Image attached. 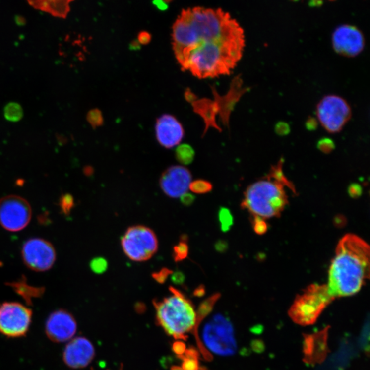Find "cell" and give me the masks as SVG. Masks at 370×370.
Segmentation results:
<instances>
[{
  "label": "cell",
  "mask_w": 370,
  "mask_h": 370,
  "mask_svg": "<svg viewBox=\"0 0 370 370\" xmlns=\"http://www.w3.org/2000/svg\"><path fill=\"white\" fill-rule=\"evenodd\" d=\"M172 41L181 68L200 79L230 74L245 48L244 30L220 8L183 10L174 23Z\"/></svg>",
  "instance_id": "obj_1"
},
{
  "label": "cell",
  "mask_w": 370,
  "mask_h": 370,
  "mask_svg": "<svg viewBox=\"0 0 370 370\" xmlns=\"http://www.w3.org/2000/svg\"><path fill=\"white\" fill-rule=\"evenodd\" d=\"M370 246L357 235L339 240L328 271V292L335 299L357 294L370 276Z\"/></svg>",
  "instance_id": "obj_2"
},
{
  "label": "cell",
  "mask_w": 370,
  "mask_h": 370,
  "mask_svg": "<svg viewBox=\"0 0 370 370\" xmlns=\"http://www.w3.org/2000/svg\"><path fill=\"white\" fill-rule=\"evenodd\" d=\"M283 162L274 165L267 175L249 185L244 192L242 207L253 218L266 220L279 217L289 202L288 191L296 193L294 185L285 177Z\"/></svg>",
  "instance_id": "obj_3"
},
{
  "label": "cell",
  "mask_w": 370,
  "mask_h": 370,
  "mask_svg": "<svg viewBox=\"0 0 370 370\" xmlns=\"http://www.w3.org/2000/svg\"><path fill=\"white\" fill-rule=\"evenodd\" d=\"M172 294L154 302L156 321L169 336L184 338L196 326L198 315L190 300L174 287Z\"/></svg>",
  "instance_id": "obj_4"
},
{
  "label": "cell",
  "mask_w": 370,
  "mask_h": 370,
  "mask_svg": "<svg viewBox=\"0 0 370 370\" xmlns=\"http://www.w3.org/2000/svg\"><path fill=\"white\" fill-rule=\"evenodd\" d=\"M334 300L326 285L311 284L294 300L289 310V317L301 326L313 324Z\"/></svg>",
  "instance_id": "obj_5"
},
{
  "label": "cell",
  "mask_w": 370,
  "mask_h": 370,
  "mask_svg": "<svg viewBox=\"0 0 370 370\" xmlns=\"http://www.w3.org/2000/svg\"><path fill=\"white\" fill-rule=\"evenodd\" d=\"M121 245L127 258L136 262L150 259L159 247L155 233L150 228L137 225L128 228L122 238Z\"/></svg>",
  "instance_id": "obj_6"
},
{
  "label": "cell",
  "mask_w": 370,
  "mask_h": 370,
  "mask_svg": "<svg viewBox=\"0 0 370 370\" xmlns=\"http://www.w3.org/2000/svg\"><path fill=\"white\" fill-rule=\"evenodd\" d=\"M202 340L206 348L216 355H230L236 348L231 324L220 315L212 317L204 325Z\"/></svg>",
  "instance_id": "obj_7"
},
{
  "label": "cell",
  "mask_w": 370,
  "mask_h": 370,
  "mask_svg": "<svg viewBox=\"0 0 370 370\" xmlns=\"http://www.w3.org/2000/svg\"><path fill=\"white\" fill-rule=\"evenodd\" d=\"M316 113L321 125L328 132L337 133L349 121L352 111L344 98L330 95L325 96L317 104Z\"/></svg>",
  "instance_id": "obj_8"
},
{
  "label": "cell",
  "mask_w": 370,
  "mask_h": 370,
  "mask_svg": "<svg viewBox=\"0 0 370 370\" xmlns=\"http://www.w3.org/2000/svg\"><path fill=\"white\" fill-rule=\"evenodd\" d=\"M30 204L17 195H9L0 200V224L9 231L25 229L31 220Z\"/></svg>",
  "instance_id": "obj_9"
},
{
  "label": "cell",
  "mask_w": 370,
  "mask_h": 370,
  "mask_svg": "<svg viewBox=\"0 0 370 370\" xmlns=\"http://www.w3.org/2000/svg\"><path fill=\"white\" fill-rule=\"evenodd\" d=\"M31 319V310L21 304L3 303L0 306V333L10 337L25 335Z\"/></svg>",
  "instance_id": "obj_10"
},
{
  "label": "cell",
  "mask_w": 370,
  "mask_h": 370,
  "mask_svg": "<svg viewBox=\"0 0 370 370\" xmlns=\"http://www.w3.org/2000/svg\"><path fill=\"white\" fill-rule=\"evenodd\" d=\"M22 257L27 266L37 272H45L53 266L56 252L53 246L43 239H30L22 247Z\"/></svg>",
  "instance_id": "obj_11"
},
{
  "label": "cell",
  "mask_w": 370,
  "mask_h": 370,
  "mask_svg": "<svg viewBox=\"0 0 370 370\" xmlns=\"http://www.w3.org/2000/svg\"><path fill=\"white\" fill-rule=\"evenodd\" d=\"M332 44L337 54L346 57H355L364 50L365 39L362 32L351 25H343L336 28Z\"/></svg>",
  "instance_id": "obj_12"
},
{
  "label": "cell",
  "mask_w": 370,
  "mask_h": 370,
  "mask_svg": "<svg viewBox=\"0 0 370 370\" xmlns=\"http://www.w3.org/2000/svg\"><path fill=\"white\" fill-rule=\"evenodd\" d=\"M192 176L190 171L181 165H174L163 172L160 179V186L165 195L178 198L187 193Z\"/></svg>",
  "instance_id": "obj_13"
},
{
  "label": "cell",
  "mask_w": 370,
  "mask_h": 370,
  "mask_svg": "<svg viewBox=\"0 0 370 370\" xmlns=\"http://www.w3.org/2000/svg\"><path fill=\"white\" fill-rule=\"evenodd\" d=\"M77 324L72 315L65 310H57L50 316L46 323V333L55 342H64L72 338Z\"/></svg>",
  "instance_id": "obj_14"
},
{
  "label": "cell",
  "mask_w": 370,
  "mask_h": 370,
  "mask_svg": "<svg viewBox=\"0 0 370 370\" xmlns=\"http://www.w3.org/2000/svg\"><path fill=\"white\" fill-rule=\"evenodd\" d=\"M156 139L161 146L171 149L177 146L185 136L184 128L175 117L164 114L156 120Z\"/></svg>",
  "instance_id": "obj_15"
},
{
  "label": "cell",
  "mask_w": 370,
  "mask_h": 370,
  "mask_svg": "<svg viewBox=\"0 0 370 370\" xmlns=\"http://www.w3.org/2000/svg\"><path fill=\"white\" fill-rule=\"evenodd\" d=\"M95 354L91 341L84 337H77L66 346L63 359L67 366L77 369L87 367L92 362Z\"/></svg>",
  "instance_id": "obj_16"
},
{
  "label": "cell",
  "mask_w": 370,
  "mask_h": 370,
  "mask_svg": "<svg viewBox=\"0 0 370 370\" xmlns=\"http://www.w3.org/2000/svg\"><path fill=\"white\" fill-rule=\"evenodd\" d=\"M315 346L316 347H327L326 332H321L316 335L309 336L305 339V359L307 362H320L326 357V349L315 348Z\"/></svg>",
  "instance_id": "obj_17"
},
{
  "label": "cell",
  "mask_w": 370,
  "mask_h": 370,
  "mask_svg": "<svg viewBox=\"0 0 370 370\" xmlns=\"http://www.w3.org/2000/svg\"><path fill=\"white\" fill-rule=\"evenodd\" d=\"M32 6L55 17L65 18L69 11V3L73 0H28Z\"/></svg>",
  "instance_id": "obj_18"
},
{
  "label": "cell",
  "mask_w": 370,
  "mask_h": 370,
  "mask_svg": "<svg viewBox=\"0 0 370 370\" xmlns=\"http://www.w3.org/2000/svg\"><path fill=\"white\" fill-rule=\"evenodd\" d=\"M193 106L194 111L197 114L202 117L203 120L205 122L206 125L204 133L207 131L208 127H214L215 128H218L215 122V117L218 111L216 103L215 102L211 101L208 99H202V100H197L191 102Z\"/></svg>",
  "instance_id": "obj_19"
},
{
  "label": "cell",
  "mask_w": 370,
  "mask_h": 370,
  "mask_svg": "<svg viewBox=\"0 0 370 370\" xmlns=\"http://www.w3.org/2000/svg\"><path fill=\"white\" fill-rule=\"evenodd\" d=\"M177 161L183 165H189L195 159V150L188 144L180 145L175 152Z\"/></svg>",
  "instance_id": "obj_20"
},
{
  "label": "cell",
  "mask_w": 370,
  "mask_h": 370,
  "mask_svg": "<svg viewBox=\"0 0 370 370\" xmlns=\"http://www.w3.org/2000/svg\"><path fill=\"white\" fill-rule=\"evenodd\" d=\"M189 247L188 245V237L183 235L180 239L179 244L174 246L173 248V258L174 261L179 263L183 261L187 257Z\"/></svg>",
  "instance_id": "obj_21"
},
{
  "label": "cell",
  "mask_w": 370,
  "mask_h": 370,
  "mask_svg": "<svg viewBox=\"0 0 370 370\" xmlns=\"http://www.w3.org/2000/svg\"><path fill=\"white\" fill-rule=\"evenodd\" d=\"M4 117L9 122H17L20 121L23 117V110L20 104L17 102H10L5 106L3 109Z\"/></svg>",
  "instance_id": "obj_22"
},
{
  "label": "cell",
  "mask_w": 370,
  "mask_h": 370,
  "mask_svg": "<svg viewBox=\"0 0 370 370\" xmlns=\"http://www.w3.org/2000/svg\"><path fill=\"white\" fill-rule=\"evenodd\" d=\"M213 188V185L205 180L197 179L191 183L189 185V189L193 193L205 194L209 193Z\"/></svg>",
  "instance_id": "obj_23"
},
{
  "label": "cell",
  "mask_w": 370,
  "mask_h": 370,
  "mask_svg": "<svg viewBox=\"0 0 370 370\" xmlns=\"http://www.w3.org/2000/svg\"><path fill=\"white\" fill-rule=\"evenodd\" d=\"M87 120L93 129L101 126L104 123L102 113L98 109H93L89 111L87 115Z\"/></svg>",
  "instance_id": "obj_24"
},
{
  "label": "cell",
  "mask_w": 370,
  "mask_h": 370,
  "mask_svg": "<svg viewBox=\"0 0 370 370\" xmlns=\"http://www.w3.org/2000/svg\"><path fill=\"white\" fill-rule=\"evenodd\" d=\"M219 220L221 224V228L224 231H228L231 226L233 218L230 212L226 208H221L219 213Z\"/></svg>",
  "instance_id": "obj_25"
},
{
  "label": "cell",
  "mask_w": 370,
  "mask_h": 370,
  "mask_svg": "<svg viewBox=\"0 0 370 370\" xmlns=\"http://www.w3.org/2000/svg\"><path fill=\"white\" fill-rule=\"evenodd\" d=\"M91 270L96 274H100L105 272L108 268L107 260L103 258H96L91 260Z\"/></svg>",
  "instance_id": "obj_26"
},
{
  "label": "cell",
  "mask_w": 370,
  "mask_h": 370,
  "mask_svg": "<svg viewBox=\"0 0 370 370\" xmlns=\"http://www.w3.org/2000/svg\"><path fill=\"white\" fill-rule=\"evenodd\" d=\"M319 150L324 153L328 154L331 152L335 148V143L331 139H328V138H325V139H321L319 141L318 144H317Z\"/></svg>",
  "instance_id": "obj_27"
},
{
  "label": "cell",
  "mask_w": 370,
  "mask_h": 370,
  "mask_svg": "<svg viewBox=\"0 0 370 370\" xmlns=\"http://www.w3.org/2000/svg\"><path fill=\"white\" fill-rule=\"evenodd\" d=\"M172 273H173V272H172V270H170V269L168 268H163L159 271V272H156L154 273V274H152V278H153L157 283L163 284L165 283V281L168 279L169 276L172 274Z\"/></svg>",
  "instance_id": "obj_28"
},
{
  "label": "cell",
  "mask_w": 370,
  "mask_h": 370,
  "mask_svg": "<svg viewBox=\"0 0 370 370\" xmlns=\"http://www.w3.org/2000/svg\"><path fill=\"white\" fill-rule=\"evenodd\" d=\"M253 228L254 231L258 234H263L266 232L267 229V223L265 220L261 219L253 218L252 219Z\"/></svg>",
  "instance_id": "obj_29"
},
{
  "label": "cell",
  "mask_w": 370,
  "mask_h": 370,
  "mask_svg": "<svg viewBox=\"0 0 370 370\" xmlns=\"http://www.w3.org/2000/svg\"><path fill=\"white\" fill-rule=\"evenodd\" d=\"M73 205V197L71 195H67L62 197L61 200V207L64 212L69 211Z\"/></svg>",
  "instance_id": "obj_30"
},
{
  "label": "cell",
  "mask_w": 370,
  "mask_h": 370,
  "mask_svg": "<svg viewBox=\"0 0 370 370\" xmlns=\"http://www.w3.org/2000/svg\"><path fill=\"white\" fill-rule=\"evenodd\" d=\"M180 197H181V202H182L183 205L185 206L191 205V204H193L194 200H195V196L191 193H186L183 194L182 196Z\"/></svg>",
  "instance_id": "obj_31"
},
{
  "label": "cell",
  "mask_w": 370,
  "mask_h": 370,
  "mask_svg": "<svg viewBox=\"0 0 370 370\" xmlns=\"http://www.w3.org/2000/svg\"><path fill=\"white\" fill-rule=\"evenodd\" d=\"M172 280L174 283L178 284V285H181V284L184 283V274L181 272L172 273Z\"/></svg>",
  "instance_id": "obj_32"
},
{
  "label": "cell",
  "mask_w": 370,
  "mask_h": 370,
  "mask_svg": "<svg viewBox=\"0 0 370 370\" xmlns=\"http://www.w3.org/2000/svg\"><path fill=\"white\" fill-rule=\"evenodd\" d=\"M185 98H186V100L188 101V102H191L195 101V100H197V97L195 96V95L194 94L193 92H192L191 91H190V90H186V91H185Z\"/></svg>",
  "instance_id": "obj_33"
},
{
  "label": "cell",
  "mask_w": 370,
  "mask_h": 370,
  "mask_svg": "<svg viewBox=\"0 0 370 370\" xmlns=\"http://www.w3.org/2000/svg\"><path fill=\"white\" fill-rule=\"evenodd\" d=\"M56 137H57V142H58L59 144L61 146L67 144L68 140L65 136L61 135V134H57Z\"/></svg>",
  "instance_id": "obj_34"
},
{
  "label": "cell",
  "mask_w": 370,
  "mask_h": 370,
  "mask_svg": "<svg viewBox=\"0 0 370 370\" xmlns=\"http://www.w3.org/2000/svg\"><path fill=\"white\" fill-rule=\"evenodd\" d=\"M84 172L86 175L90 176L93 173V168L90 166L85 167V168L84 169Z\"/></svg>",
  "instance_id": "obj_35"
},
{
  "label": "cell",
  "mask_w": 370,
  "mask_h": 370,
  "mask_svg": "<svg viewBox=\"0 0 370 370\" xmlns=\"http://www.w3.org/2000/svg\"><path fill=\"white\" fill-rule=\"evenodd\" d=\"M195 295H199L201 296L202 294H204V287H198V288H197L195 289Z\"/></svg>",
  "instance_id": "obj_36"
},
{
  "label": "cell",
  "mask_w": 370,
  "mask_h": 370,
  "mask_svg": "<svg viewBox=\"0 0 370 370\" xmlns=\"http://www.w3.org/2000/svg\"><path fill=\"white\" fill-rule=\"evenodd\" d=\"M293 1H298V0H293ZM329 1H333V0H329Z\"/></svg>",
  "instance_id": "obj_37"
}]
</instances>
